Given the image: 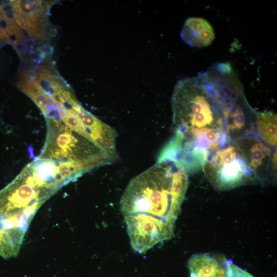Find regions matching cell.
I'll list each match as a JSON object with an SVG mask.
<instances>
[{"mask_svg": "<svg viewBox=\"0 0 277 277\" xmlns=\"http://www.w3.org/2000/svg\"><path fill=\"white\" fill-rule=\"evenodd\" d=\"M188 176L175 162L162 161L130 181L120 208L134 251L144 253L172 236Z\"/></svg>", "mask_w": 277, "mask_h": 277, "instance_id": "6da1fadb", "label": "cell"}, {"mask_svg": "<svg viewBox=\"0 0 277 277\" xmlns=\"http://www.w3.org/2000/svg\"><path fill=\"white\" fill-rule=\"evenodd\" d=\"M171 103L174 131L225 128L223 109L214 89L201 75L179 81Z\"/></svg>", "mask_w": 277, "mask_h": 277, "instance_id": "7a4b0ae2", "label": "cell"}, {"mask_svg": "<svg viewBox=\"0 0 277 277\" xmlns=\"http://www.w3.org/2000/svg\"><path fill=\"white\" fill-rule=\"evenodd\" d=\"M6 43H10V38L4 27L0 25V46Z\"/></svg>", "mask_w": 277, "mask_h": 277, "instance_id": "5bb4252c", "label": "cell"}, {"mask_svg": "<svg viewBox=\"0 0 277 277\" xmlns=\"http://www.w3.org/2000/svg\"><path fill=\"white\" fill-rule=\"evenodd\" d=\"M207 253L192 255L188 261L190 277H226L225 262Z\"/></svg>", "mask_w": 277, "mask_h": 277, "instance_id": "8fae6325", "label": "cell"}, {"mask_svg": "<svg viewBox=\"0 0 277 277\" xmlns=\"http://www.w3.org/2000/svg\"><path fill=\"white\" fill-rule=\"evenodd\" d=\"M226 277H253L250 273L236 266L230 260H225Z\"/></svg>", "mask_w": 277, "mask_h": 277, "instance_id": "4fadbf2b", "label": "cell"}, {"mask_svg": "<svg viewBox=\"0 0 277 277\" xmlns=\"http://www.w3.org/2000/svg\"><path fill=\"white\" fill-rule=\"evenodd\" d=\"M203 171L219 190L258 183L245 156L232 141L211 155Z\"/></svg>", "mask_w": 277, "mask_h": 277, "instance_id": "5b68a950", "label": "cell"}, {"mask_svg": "<svg viewBox=\"0 0 277 277\" xmlns=\"http://www.w3.org/2000/svg\"><path fill=\"white\" fill-rule=\"evenodd\" d=\"M181 36L189 46L200 48L210 45L215 38L210 24L205 19L197 17H190L185 21Z\"/></svg>", "mask_w": 277, "mask_h": 277, "instance_id": "30bf717a", "label": "cell"}, {"mask_svg": "<svg viewBox=\"0 0 277 277\" xmlns=\"http://www.w3.org/2000/svg\"><path fill=\"white\" fill-rule=\"evenodd\" d=\"M9 5L13 19L20 29L32 38L43 36L47 24L44 3L41 1H11Z\"/></svg>", "mask_w": 277, "mask_h": 277, "instance_id": "52a82bcc", "label": "cell"}, {"mask_svg": "<svg viewBox=\"0 0 277 277\" xmlns=\"http://www.w3.org/2000/svg\"><path fill=\"white\" fill-rule=\"evenodd\" d=\"M78 115L92 140L115 161L118 158L115 130L83 107Z\"/></svg>", "mask_w": 277, "mask_h": 277, "instance_id": "9c48e42d", "label": "cell"}, {"mask_svg": "<svg viewBox=\"0 0 277 277\" xmlns=\"http://www.w3.org/2000/svg\"><path fill=\"white\" fill-rule=\"evenodd\" d=\"M255 133L267 145L273 148H276V114L270 111L257 113Z\"/></svg>", "mask_w": 277, "mask_h": 277, "instance_id": "7c38bea8", "label": "cell"}, {"mask_svg": "<svg viewBox=\"0 0 277 277\" xmlns=\"http://www.w3.org/2000/svg\"><path fill=\"white\" fill-rule=\"evenodd\" d=\"M256 115L244 94L242 95L224 117V128L230 139L255 133Z\"/></svg>", "mask_w": 277, "mask_h": 277, "instance_id": "ba28073f", "label": "cell"}, {"mask_svg": "<svg viewBox=\"0 0 277 277\" xmlns=\"http://www.w3.org/2000/svg\"><path fill=\"white\" fill-rule=\"evenodd\" d=\"M54 193L42 186L26 167L0 191V220L26 233L36 211Z\"/></svg>", "mask_w": 277, "mask_h": 277, "instance_id": "277c9868", "label": "cell"}, {"mask_svg": "<svg viewBox=\"0 0 277 277\" xmlns=\"http://www.w3.org/2000/svg\"><path fill=\"white\" fill-rule=\"evenodd\" d=\"M46 122L47 137L39 156L82 165L90 170L114 162L90 136L72 129L61 118Z\"/></svg>", "mask_w": 277, "mask_h": 277, "instance_id": "3957f363", "label": "cell"}, {"mask_svg": "<svg viewBox=\"0 0 277 277\" xmlns=\"http://www.w3.org/2000/svg\"><path fill=\"white\" fill-rule=\"evenodd\" d=\"M232 141L245 156L258 183H265L274 179L276 172V148L267 145L255 133Z\"/></svg>", "mask_w": 277, "mask_h": 277, "instance_id": "8992f818", "label": "cell"}]
</instances>
